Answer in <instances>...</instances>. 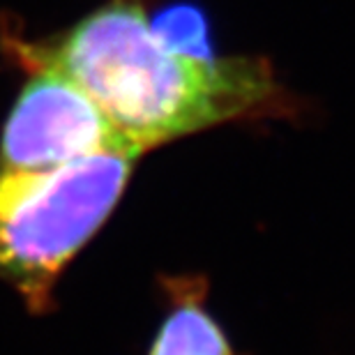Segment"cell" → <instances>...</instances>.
I'll return each instance as SVG.
<instances>
[{"label": "cell", "mask_w": 355, "mask_h": 355, "mask_svg": "<svg viewBox=\"0 0 355 355\" xmlns=\"http://www.w3.org/2000/svg\"><path fill=\"white\" fill-rule=\"evenodd\" d=\"M31 69L0 139V173L46 171L106 150L137 153L74 81L44 65Z\"/></svg>", "instance_id": "cell-3"}, {"label": "cell", "mask_w": 355, "mask_h": 355, "mask_svg": "<svg viewBox=\"0 0 355 355\" xmlns=\"http://www.w3.org/2000/svg\"><path fill=\"white\" fill-rule=\"evenodd\" d=\"M19 53L31 67L74 81L139 155L245 116L275 90L263 62L212 60L168 46L134 0H113L58 44H19Z\"/></svg>", "instance_id": "cell-1"}, {"label": "cell", "mask_w": 355, "mask_h": 355, "mask_svg": "<svg viewBox=\"0 0 355 355\" xmlns=\"http://www.w3.org/2000/svg\"><path fill=\"white\" fill-rule=\"evenodd\" d=\"M150 355H231V349L201 304L187 300L168 314Z\"/></svg>", "instance_id": "cell-4"}, {"label": "cell", "mask_w": 355, "mask_h": 355, "mask_svg": "<svg viewBox=\"0 0 355 355\" xmlns=\"http://www.w3.org/2000/svg\"><path fill=\"white\" fill-rule=\"evenodd\" d=\"M132 150H106L46 171L0 173V279L35 314L60 272L99 231L132 175Z\"/></svg>", "instance_id": "cell-2"}]
</instances>
